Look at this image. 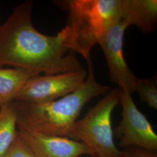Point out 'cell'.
I'll use <instances>...</instances> for the list:
<instances>
[{
	"mask_svg": "<svg viewBox=\"0 0 157 157\" xmlns=\"http://www.w3.org/2000/svg\"><path fill=\"white\" fill-rule=\"evenodd\" d=\"M122 119L113 134L119 139V145L125 148L139 147L157 151V135L146 116L139 111L132 95L121 90Z\"/></svg>",
	"mask_w": 157,
	"mask_h": 157,
	"instance_id": "8992f818",
	"label": "cell"
},
{
	"mask_svg": "<svg viewBox=\"0 0 157 157\" xmlns=\"http://www.w3.org/2000/svg\"><path fill=\"white\" fill-rule=\"evenodd\" d=\"M33 76L21 69L0 67V105L15 101L24 84Z\"/></svg>",
	"mask_w": 157,
	"mask_h": 157,
	"instance_id": "30bf717a",
	"label": "cell"
},
{
	"mask_svg": "<svg viewBox=\"0 0 157 157\" xmlns=\"http://www.w3.org/2000/svg\"><path fill=\"white\" fill-rule=\"evenodd\" d=\"M54 2L67 12L58 33L69 50L87 61L90 52L112 26L121 20V0H65Z\"/></svg>",
	"mask_w": 157,
	"mask_h": 157,
	"instance_id": "3957f363",
	"label": "cell"
},
{
	"mask_svg": "<svg viewBox=\"0 0 157 157\" xmlns=\"http://www.w3.org/2000/svg\"><path fill=\"white\" fill-rule=\"evenodd\" d=\"M17 112L15 102L0 107V157L8 151L17 135Z\"/></svg>",
	"mask_w": 157,
	"mask_h": 157,
	"instance_id": "8fae6325",
	"label": "cell"
},
{
	"mask_svg": "<svg viewBox=\"0 0 157 157\" xmlns=\"http://www.w3.org/2000/svg\"><path fill=\"white\" fill-rule=\"evenodd\" d=\"M96 157L95 155H88V157Z\"/></svg>",
	"mask_w": 157,
	"mask_h": 157,
	"instance_id": "9a60e30c",
	"label": "cell"
},
{
	"mask_svg": "<svg viewBox=\"0 0 157 157\" xmlns=\"http://www.w3.org/2000/svg\"><path fill=\"white\" fill-rule=\"evenodd\" d=\"M121 89L116 87L91 107L86 115L77 120L68 138L84 143L97 157H118L120 151L113 140L111 117L120 104Z\"/></svg>",
	"mask_w": 157,
	"mask_h": 157,
	"instance_id": "277c9868",
	"label": "cell"
},
{
	"mask_svg": "<svg viewBox=\"0 0 157 157\" xmlns=\"http://www.w3.org/2000/svg\"><path fill=\"white\" fill-rule=\"evenodd\" d=\"M33 2L16 6L5 22L0 25V67L21 69L34 76L83 69L75 52L64 45L57 33H41L32 23Z\"/></svg>",
	"mask_w": 157,
	"mask_h": 157,
	"instance_id": "6da1fadb",
	"label": "cell"
},
{
	"mask_svg": "<svg viewBox=\"0 0 157 157\" xmlns=\"http://www.w3.org/2000/svg\"><path fill=\"white\" fill-rule=\"evenodd\" d=\"M137 92L140 101L146 103L153 109H157V85L156 78H139L136 85Z\"/></svg>",
	"mask_w": 157,
	"mask_h": 157,
	"instance_id": "7c38bea8",
	"label": "cell"
},
{
	"mask_svg": "<svg viewBox=\"0 0 157 157\" xmlns=\"http://www.w3.org/2000/svg\"><path fill=\"white\" fill-rule=\"evenodd\" d=\"M118 157H157V153L139 147H129L121 150Z\"/></svg>",
	"mask_w": 157,
	"mask_h": 157,
	"instance_id": "5bb4252c",
	"label": "cell"
},
{
	"mask_svg": "<svg viewBox=\"0 0 157 157\" xmlns=\"http://www.w3.org/2000/svg\"><path fill=\"white\" fill-rule=\"evenodd\" d=\"M2 157H36L18 134L8 151Z\"/></svg>",
	"mask_w": 157,
	"mask_h": 157,
	"instance_id": "4fadbf2b",
	"label": "cell"
},
{
	"mask_svg": "<svg viewBox=\"0 0 157 157\" xmlns=\"http://www.w3.org/2000/svg\"><path fill=\"white\" fill-rule=\"evenodd\" d=\"M121 19L143 34L153 32L157 25V0H121Z\"/></svg>",
	"mask_w": 157,
	"mask_h": 157,
	"instance_id": "9c48e42d",
	"label": "cell"
},
{
	"mask_svg": "<svg viewBox=\"0 0 157 157\" xmlns=\"http://www.w3.org/2000/svg\"><path fill=\"white\" fill-rule=\"evenodd\" d=\"M88 75L78 90L54 101L34 104L15 101L17 128L42 135L68 137L84 105L93 98L107 93L110 87L96 80L91 58Z\"/></svg>",
	"mask_w": 157,
	"mask_h": 157,
	"instance_id": "7a4b0ae2",
	"label": "cell"
},
{
	"mask_svg": "<svg viewBox=\"0 0 157 157\" xmlns=\"http://www.w3.org/2000/svg\"><path fill=\"white\" fill-rule=\"evenodd\" d=\"M0 107H1V105H0Z\"/></svg>",
	"mask_w": 157,
	"mask_h": 157,
	"instance_id": "2e32d148",
	"label": "cell"
},
{
	"mask_svg": "<svg viewBox=\"0 0 157 157\" xmlns=\"http://www.w3.org/2000/svg\"><path fill=\"white\" fill-rule=\"evenodd\" d=\"M0 25H1V23H0Z\"/></svg>",
	"mask_w": 157,
	"mask_h": 157,
	"instance_id": "e0dca14e",
	"label": "cell"
},
{
	"mask_svg": "<svg viewBox=\"0 0 157 157\" xmlns=\"http://www.w3.org/2000/svg\"><path fill=\"white\" fill-rule=\"evenodd\" d=\"M128 27L119 20L109 29L98 45L105 58L111 82L117 84L121 91L132 95L139 78L130 70L124 56V34Z\"/></svg>",
	"mask_w": 157,
	"mask_h": 157,
	"instance_id": "52a82bcc",
	"label": "cell"
},
{
	"mask_svg": "<svg viewBox=\"0 0 157 157\" xmlns=\"http://www.w3.org/2000/svg\"><path fill=\"white\" fill-rule=\"evenodd\" d=\"M17 134L36 157H79L93 155L84 143L66 137L18 129Z\"/></svg>",
	"mask_w": 157,
	"mask_h": 157,
	"instance_id": "ba28073f",
	"label": "cell"
},
{
	"mask_svg": "<svg viewBox=\"0 0 157 157\" xmlns=\"http://www.w3.org/2000/svg\"><path fill=\"white\" fill-rule=\"evenodd\" d=\"M87 75L83 68L78 71L31 77L18 93L15 101L39 104L56 100L79 89Z\"/></svg>",
	"mask_w": 157,
	"mask_h": 157,
	"instance_id": "5b68a950",
	"label": "cell"
}]
</instances>
